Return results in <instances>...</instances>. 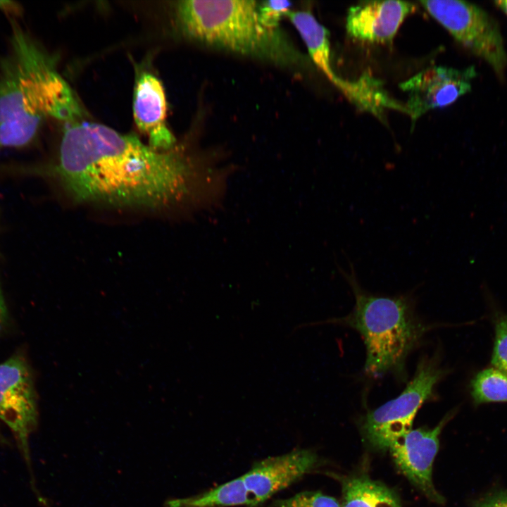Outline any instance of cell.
Segmentation results:
<instances>
[{
	"label": "cell",
	"mask_w": 507,
	"mask_h": 507,
	"mask_svg": "<svg viewBox=\"0 0 507 507\" xmlns=\"http://www.w3.org/2000/svg\"><path fill=\"white\" fill-rule=\"evenodd\" d=\"M37 418L32 373L23 356L14 355L0 364V420L13 432L29 464V437Z\"/></svg>",
	"instance_id": "cell-7"
},
{
	"label": "cell",
	"mask_w": 507,
	"mask_h": 507,
	"mask_svg": "<svg viewBox=\"0 0 507 507\" xmlns=\"http://www.w3.org/2000/svg\"><path fill=\"white\" fill-rule=\"evenodd\" d=\"M494 4L507 15V0L495 1Z\"/></svg>",
	"instance_id": "cell-23"
},
{
	"label": "cell",
	"mask_w": 507,
	"mask_h": 507,
	"mask_svg": "<svg viewBox=\"0 0 507 507\" xmlns=\"http://www.w3.org/2000/svg\"><path fill=\"white\" fill-rule=\"evenodd\" d=\"M444 418L432 429L411 430L389 448L399 470L429 499L441 502L432 480V465L439 450V436L446 423Z\"/></svg>",
	"instance_id": "cell-9"
},
{
	"label": "cell",
	"mask_w": 507,
	"mask_h": 507,
	"mask_svg": "<svg viewBox=\"0 0 507 507\" xmlns=\"http://www.w3.org/2000/svg\"><path fill=\"white\" fill-rule=\"evenodd\" d=\"M0 440H1V433H0Z\"/></svg>",
	"instance_id": "cell-24"
},
{
	"label": "cell",
	"mask_w": 507,
	"mask_h": 507,
	"mask_svg": "<svg viewBox=\"0 0 507 507\" xmlns=\"http://www.w3.org/2000/svg\"><path fill=\"white\" fill-rule=\"evenodd\" d=\"M0 10L4 11L8 18L15 19L23 14L22 6L13 1H0Z\"/></svg>",
	"instance_id": "cell-20"
},
{
	"label": "cell",
	"mask_w": 507,
	"mask_h": 507,
	"mask_svg": "<svg viewBox=\"0 0 507 507\" xmlns=\"http://www.w3.org/2000/svg\"><path fill=\"white\" fill-rule=\"evenodd\" d=\"M299 33L313 62L352 103L361 92V80L351 82L340 78L333 70L330 61V43L328 30L308 11H289L287 15Z\"/></svg>",
	"instance_id": "cell-13"
},
{
	"label": "cell",
	"mask_w": 507,
	"mask_h": 507,
	"mask_svg": "<svg viewBox=\"0 0 507 507\" xmlns=\"http://www.w3.org/2000/svg\"><path fill=\"white\" fill-rule=\"evenodd\" d=\"M175 16L182 34L203 44L282 65L301 58L280 29L262 25L258 1H180Z\"/></svg>",
	"instance_id": "cell-3"
},
{
	"label": "cell",
	"mask_w": 507,
	"mask_h": 507,
	"mask_svg": "<svg viewBox=\"0 0 507 507\" xmlns=\"http://www.w3.org/2000/svg\"><path fill=\"white\" fill-rule=\"evenodd\" d=\"M268 507H341L338 501L320 492L306 491L293 496L274 500Z\"/></svg>",
	"instance_id": "cell-17"
},
{
	"label": "cell",
	"mask_w": 507,
	"mask_h": 507,
	"mask_svg": "<svg viewBox=\"0 0 507 507\" xmlns=\"http://www.w3.org/2000/svg\"><path fill=\"white\" fill-rule=\"evenodd\" d=\"M488 507H507V494L503 495L490 502Z\"/></svg>",
	"instance_id": "cell-22"
},
{
	"label": "cell",
	"mask_w": 507,
	"mask_h": 507,
	"mask_svg": "<svg viewBox=\"0 0 507 507\" xmlns=\"http://www.w3.org/2000/svg\"><path fill=\"white\" fill-rule=\"evenodd\" d=\"M166 108L165 94L160 80L153 74L142 73L134 89V121L147 136L149 146L161 151L174 149L176 142L166 125Z\"/></svg>",
	"instance_id": "cell-12"
},
{
	"label": "cell",
	"mask_w": 507,
	"mask_h": 507,
	"mask_svg": "<svg viewBox=\"0 0 507 507\" xmlns=\"http://www.w3.org/2000/svg\"><path fill=\"white\" fill-rule=\"evenodd\" d=\"M292 3L288 1H264L258 2L260 20L263 26L272 30L279 29L282 16L290 11Z\"/></svg>",
	"instance_id": "cell-18"
},
{
	"label": "cell",
	"mask_w": 507,
	"mask_h": 507,
	"mask_svg": "<svg viewBox=\"0 0 507 507\" xmlns=\"http://www.w3.org/2000/svg\"><path fill=\"white\" fill-rule=\"evenodd\" d=\"M475 68L459 70L443 66L426 68L400 84L407 93L404 112L413 124L427 112L449 106L471 90Z\"/></svg>",
	"instance_id": "cell-8"
},
{
	"label": "cell",
	"mask_w": 507,
	"mask_h": 507,
	"mask_svg": "<svg viewBox=\"0 0 507 507\" xmlns=\"http://www.w3.org/2000/svg\"><path fill=\"white\" fill-rule=\"evenodd\" d=\"M317 463L314 452L299 449L256 463L240 477L257 506L309 473Z\"/></svg>",
	"instance_id": "cell-10"
},
{
	"label": "cell",
	"mask_w": 507,
	"mask_h": 507,
	"mask_svg": "<svg viewBox=\"0 0 507 507\" xmlns=\"http://www.w3.org/2000/svg\"><path fill=\"white\" fill-rule=\"evenodd\" d=\"M420 4L455 39L486 61L499 78L507 68V53L499 27L480 6L463 1H421Z\"/></svg>",
	"instance_id": "cell-5"
},
{
	"label": "cell",
	"mask_w": 507,
	"mask_h": 507,
	"mask_svg": "<svg viewBox=\"0 0 507 507\" xmlns=\"http://www.w3.org/2000/svg\"><path fill=\"white\" fill-rule=\"evenodd\" d=\"M443 374L434 359L422 360L400 395L367 414L363 430L370 444L378 449H387L411 431L418 411L433 398L434 386Z\"/></svg>",
	"instance_id": "cell-6"
},
{
	"label": "cell",
	"mask_w": 507,
	"mask_h": 507,
	"mask_svg": "<svg viewBox=\"0 0 507 507\" xmlns=\"http://www.w3.org/2000/svg\"><path fill=\"white\" fill-rule=\"evenodd\" d=\"M485 507H488V506H485Z\"/></svg>",
	"instance_id": "cell-25"
},
{
	"label": "cell",
	"mask_w": 507,
	"mask_h": 507,
	"mask_svg": "<svg viewBox=\"0 0 507 507\" xmlns=\"http://www.w3.org/2000/svg\"><path fill=\"white\" fill-rule=\"evenodd\" d=\"M350 272L337 264L355 296L353 311L339 320L357 330L366 349L364 372L373 377L388 373H401L405 361L429 326L413 314L407 296H379L363 291L357 280L353 263L347 258Z\"/></svg>",
	"instance_id": "cell-4"
},
{
	"label": "cell",
	"mask_w": 507,
	"mask_h": 507,
	"mask_svg": "<svg viewBox=\"0 0 507 507\" xmlns=\"http://www.w3.org/2000/svg\"><path fill=\"white\" fill-rule=\"evenodd\" d=\"M341 507H401L395 493L367 477L350 478L343 484Z\"/></svg>",
	"instance_id": "cell-15"
},
{
	"label": "cell",
	"mask_w": 507,
	"mask_h": 507,
	"mask_svg": "<svg viewBox=\"0 0 507 507\" xmlns=\"http://www.w3.org/2000/svg\"><path fill=\"white\" fill-rule=\"evenodd\" d=\"M7 317V308L6 303L0 288V328L6 321Z\"/></svg>",
	"instance_id": "cell-21"
},
{
	"label": "cell",
	"mask_w": 507,
	"mask_h": 507,
	"mask_svg": "<svg viewBox=\"0 0 507 507\" xmlns=\"http://www.w3.org/2000/svg\"><path fill=\"white\" fill-rule=\"evenodd\" d=\"M9 21L11 51L0 60V92L18 114L0 125V149L28 145L46 118L73 123L84 113L54 58L15 19Z\"/></svg>",
	"instance_id": "cell-2"
},
{
	"label": "cell",
	"mask_w": 507,
	"mask_h": 507,
	"mask_svg": "<svg viewBox=\"0 0 507 507\" xmlns=\"http://www.w3.org/2000/svg\"><path fill=\"white\" fill-rule=\"evenodd\" d=\"M256 507L241 477L220 484L199 494L182 499L168 500L165 507Z\"/></svg>",
	"instance_id": "cell-14"
},
{
	"label": "cell",
	"mask_w": 507,
	"mask_h": 507,
	"mask_svg": "<svg viewBox=\"0 0 507 507\" xmlns=\"http://www.w3.org/2000/svg\"><path fill=\"white\" fill-rule=\"evenodd\" d=\"M237 170L215 151L158 150L134 135L77 122L63 132L54 172L79 203L212 213Z\"/></svg>",
	"instance_id": "cell-1"
},
{
	"label": "cell",
	"mask_w": 507,
	"mask_h": 507,
	"mask_svg": "<svg viewBox=\"0 0 507 507\" xmlns=\"http://www.w3.org/2000/svg\"><path fill=\"white\" fill-rule=\"evenodd\" d=\"M471 394L476 404L507 402V374L493 368L480 371L472 380Z\"/></svg>",
	"instance_id": "cell-16"
},
{
	"label": "cell",
	"mask_w": 507,
	"mask_h": 507,
	"mask_svg": "<svg viewBox=\"0 0 507 507\" xmlns=\"http://www.w3.org/2000/svg\"><path fill=\"white\" fill-rule=\"evenodd\" d=\"M492 364L507 374V317L501 318L496 325Z\"/></svg>",
	"instance_id": "cell-19"
},
{
	"label": "cell",
	"mask_w": 507,
	"mask_h": 507,
	"mask_svg": "<svg viewBox=\"0 0 507 507\" xmlns=\"http://www.w3.org/2000/svg\"><path fill=\"white\" fill-rule=\"evenodd\" d=\"M415 5L401 1H362L349 8L346 18L348 35L372 44H391L403 20Z\"/></svg>",
	"instance_id": "cell-11"
}]
</instances>
